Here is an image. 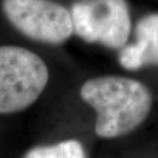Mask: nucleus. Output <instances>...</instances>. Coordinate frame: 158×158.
I'll return each instance as SVG.
<instances>
[{"label":"nucleus","mask_w":158,"mask_h":158,"mask_svg":"<svg viewBox=\"0 0 158 158\" xmlns=\"http://www.w3.org/2000/svg\"><path fill=\"white\" fill-rule=\"evenodd\" d=\"M80 94L95 109V131L103 138L131 132L143 123L152 107V97L147 87L137 80L122 76L88 80Z\"/></svg>","instance_id":"nucleus-1"},{"label":"nucleus","mask_w":158,"mask_h":158,"mask_svg":"<svg viewBox=\"0 0 158 158\" xmlns=\"http://www.w3.org/2000/svg\"><path fill=\"white\" fill-rule=\"evenodd\" d=\"M47 82L48 69L39 55L18 46H0V114L33 104Z\"/></svg>","instance_id":"nucleus-2"},{"label":"nucleus","mask_w":158,"mask_h":158,"mask_svg":"<svg viewBox=\"0 0 158 158\" xmlns=\"http://www.w3.org/2000/svg\"><path fill=\"white\" fill-rule=\"evenodd\" d=\"M70 14L74 33L85 42L121 48L129 38L131 21L125 0H80Z\"/></svg>","instance_id":"nucleus-3"},{"label":"nucleus","mask_w":158,"mask_h":158,"mask_svg":"<svg viewBox=\"0 0 158 158\" xmlns=\"http://www.w3.org/2000/svg\"><path fill=\"white\" fill-rule=\"evenodd\" d=\"M6 18L29 39L62 44L73 34L72 14L51 0H2Z\"/></svg>","instance_id":"nucleus-4"},{"label":"nucleus","mask_w":158,"mask_h":158,"mask_svg":"<svg viewBox=\"0 0 158 158\" xmlns=\"http://www.w3.org/2000/svg\"><path fill=\"white\" fill-rule=\"evenodd\" d=\"M136 42L124 46L119 53L121 66L136 70L149 64H158V13L142 18L136 25Z\"/></svg>","instance_id":"nucleus-5"},{"label":"nucleus","mask_w":158,"mask_h":158,"mask_svg":"<svg viewBox=\"0 0 158 158\" xmlns=\"http://www.w3.org/2000/svg\"><path fill=\"white\" fill-rule=\"evenodd\" d=\"M25 158H85V153L80 142L69 139L54 145L34 148Z\"/></svg>","instance_id":"nucleus-6"}]
</instances>
